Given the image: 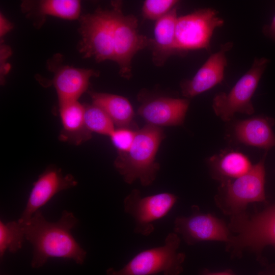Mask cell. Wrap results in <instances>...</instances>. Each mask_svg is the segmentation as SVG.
I'll list each match as a JSON object with an SVG mask.
<instances>
[{
    "label": "cell",
    "mask_w": 275,
    "mask_h": 275,
    "mask_svg": "<svg viewBox=\"0 0 275 275\" xmlns=\"http://www.w3.org/2000/svg\"><path fill=\"white\" fill-rule=\"evenodd\" d=\"M78 223L74 214L67 210L62 212L56 222L47 221L40 210L35 212L24 223L25 239L33 247L32 267H41L52 258L71 259L77 264H82L87 252L71 233Z\"/></svg>",
    "instance_id": "cell-1"
},
{
    "label": "cell",
    "mask_w": 275,
    "mask_h": 275,
    "mask_svg": "<svg viewBox=\"0 0 275 275\" xmlns=\"http://www.w3.org/2000/svg\"><path fill=\"white\" fill-rule=\"evenodd\" d=\"M228 225L232 236L226 248L231 257L240 258L249 252L261 259L266 246L275 249V204L260 211L231 216Z\"/></svg>",
    "instance_id": "cell-2"
},
{
    "label": "cell",
    "mask_w": 275,
    "mask_h": 275,
    "mask_svg": "<svg viewBox=\"0 0 275 275\" xmlns=\"http://www.w3.org/2000/svg\"><path fill=\"white\" fill-rule=\"evenodd\" d=\"M164 138L161 127L147 124L137 130L130 149L118 153L114 161L115 167L126 183L131 184L139 179L147 186L153 182L159 169L156 155Z\"/></svg>",
    "instance_id": "cell-3"
},
{
    "label": "cell",
    "mask_w": 275,
    "mask_h": 275,
    "mask_svg": "<svg viewBox=\"0 0 275 275\" xmlns=\"http://www.w3.org/2000/svg\"><path fill=\"white\" fill-rule=\"evenodd\" d=\"M266 154L246 174L221 182L215 197L216 205L230 217L243 213L248 205L266 202L265 183Z\"/></svg>",
    "instance_id": "cell-4"
},
{
    "label": "cell",
    "mask_w": 275,
    "mask_h": 275,
    "mask_svg": "<svg viewBox=\"0 0 275 275\" xmlns=\"http://www.w3.org/2000/svg\"><path fill=\"white\" fill-rule=\"evenodd\" d=\"M181 239L172 232L166 237L164 244L142 251L119 270L109 268L106 275H180L183 270L185 254L178 252Z\"/></svg>",
    "instance_id": "cell-5"
},
{
    "label": "cell",
    "mask_w": 275,
    "mask_h": 275,
    "mask_svg": "<svg viewBox=\"0 0 275 275\" xmlns=\"http://www.w3.org/2000/svg\"><path fill=\"white\" fill-rule=\"evenodd\" d=\"M79 52L97 62L114 59V11L98 8L79 18Z\"/></svg>",
    "instance_id": "cell-6"
},
{
    "label": "cell",
    "mask_w": 275,
    "mask_h": 275,
    "mask_svg": "<svg viewBox=\"0 0 275 275\" xmlns=\"http://www.w3.org/2000/svg\"><path fill=\"white\" fill-rule=\"evenodd\" d=\"M269 62L266 58H256L229 92H221L214 96L212 107L217 116L229 121L236 113L251 115L254 113L252 99Z\"/></svg>",
    "instance_id": "cell-7"
},
{
    "label": "cell",
    "mask_w": 275,
    "mask_h": 275,
    "mask_svg": "<svg viewBox=\"0 0 275 275\" xmlns=\"http://www.w3.org/2000/svg\"><path fill=\"white\" fill-rule=\"evenodd\" d=\"M224 23L218 12L211 8L178 17L175 28L177 53L201 49L209 50L214 31Z\"/></svg>",
    "instance_id": "cell-8"
},
{
    "label": "cell",
    "mask_w": 275,
    "mask_h": 275,
    "mask_svg": "<svg viewBox=\"0 0 275 275\" xmlns=\"http://www.w3.org/2000/svg\"><path fill=\"white\" fill-rule=\"evenodd\" d=\"M114 11V59L120 75L126 79L131 76V62L140 50L149 46L150 39L139 33L136 18L125 15L120 2L113 4Z\"/></svg>",
    "instance_id": "cell-9"
},
{
    "label": "cell",
    "mask_w": 275,
    "mask_h": 275,
    "mask_svg": "<svg viewBox=\"0 0 275 275\" xmlns=\"http://www.w3.org/2000/svg\"><path fill=\"white\" fill-rule=\"evenodd\" d=\"M174 230L188 245L210 241L226 243L232 236L228 224L224 220L211 213L201 212L197 205L191 206L190 215L175 218Z\"/></svg>",
    "instance_id": "cell-10"
},
{
    "label": "cell",
    "mask_w": 275,
    "mask_h": 275,
    "mask_svg": "<svg viewBox=\"0 0 275 275\" xmlns=\"http://www.w3.org/2000/svg\"><path fill=\"white\" fill-rule=\"evenodd\" d=\"M177 200L176 196L169 193L142 197L140 191L134 189L124 199V211L135 220L134 232L148 236L154 230L153 222L167 214Z\"/></svg>",
    "instance_id": "cell-11"
},
{
    "label": "cell",
    "mask_w": 275,
    "mask_h": 275,
    "mask_svg": "<svg viewBox=\"0 0 275 275\" xmlns=\"http://www.w3.org/2000/svg\"><path fill=\"white\" fill-rule=\"evenodd\" d=\"M77 183L72 175H64L56 167L47 168L33 183L25 207L18 221L24 224L55 195L75 187Z\"/></svg>",
    "instance_id": "cell-12"
},
{
    "label": "cell",
    "mask_w": 275,
    "mask_h": 275,
    "mask_svg": "<svg viewBox=\"0 0 275 275\" xmlns=\"http://www.w3.org/2000/svg\"><path fill=\"white\" fill-rule=\"evenodd\" d=\"M232 46L231 42L222 44L220 49L210 55L190 79L181 83V92L184 97H194L222 82L227 66L226 53Z\"/></svg>",
    "instance_id": "cell-13"
},
{
    "label": "cell",
    "mask_w": 275,
    "mask_h": 275,
    "mask_svg": "<svg viewBox=\"0 0 275 275\" xmlns=\"http://www.w3.org/2000/svg\"><path fill=\"white\" fill-rule=\"evenodd\" d=\"M189 105L187 99L157 97L145 101L138 114L147 124L161 127L183 124Z\"/></svg>",
    "instance_id": "cell-14"
},
{
    "label": "cell",
    "mask_w": 275,
    "mask_h": 275,
    "mask_svg": "<svg viewBox=\"0 0 275 275\" xmlns=\"http://www.w3.org/2000/svg\"><path fill=\"white\" fill-rule=\"evenodd\" d=\"M99 72L91 69L64 66L54 75L53 84L58 97L59 104L78 101L87 91L91 77Z\"/></svg>",
    "instance_id": "cell-15"
},
{
    "label": "cell",
    "mask_w": 275,
    "mask_h": 275,
    "mask_svg": "<svg viewBox=\"0 0 275 275\" xmlns=\"http://www.w3.org/2000/svg\"><path fill=\"white\" fill-rule=\"evenodd\" d=\"M274 120L267 117H255L237 121L234 128L236 140L246 145L269 149L275 147L272 127Z\"/></svg>",
    "instance_id": "cell-16"
},
{
    "label": "cell",
    "mask_w": 275,
    "mask_h": 275,
    "mask_svg": "<svg viewBox=\"0 0 275 275\" xmlns=\"http://www.w3.org/2000/svg\"><path fill=\"white\" fill-rule=\"evenodd\" d=\"M177 7L156 21L154 37L150 39L152 59L157 66H162L172 55L177 53L175 43Z\"/></svg>",
    "instance_id": "cell-17"
},
{
    "label": "cell",
    "mask_w": 275,
    "mask_h": 275,
    "mask_svg": "<svg viewBox=\"0 0 275 275\" xmlns=\"http://www.w3.org/2000/svg\"><path fill=\"white\" fill-rule=\"evenodd\" d=\"M59 107L63 127L61 140L78 145L91 139V132L85 123L84 104L75 101L59 104Z\"/></svg>",
    "instance_id": "cell-18"
},
{
    "label": "cell",
    "mask_w": 275,
    "mask_h": 275,
    "mask_svg": "<svg viewBox=\"0 0 275 275\" xmlns=\"http://www.w3.org/2000/svg\"><path fill=\"white\" fill-rule=\"evenodd\" d=\"M92 103L104 111L117 127H132L134 113L129 101L122 96L90 91Z\"/></svg>",
    "instance_id": "cell-19"
},
{
    "label": "cell",
    "mask_w": 275,
    "mask_h": 275,
    "mask_svg": "<svg viewBox=\"0 0 275 275\" xmlns=\"http://www.w3.org/2000/svg\"><path fill=\"white\" fill-rule=\"evenodd\" d=\"M213 177L221 182L239 177L253 167L249 158L241 152L229 151L212 156L209 160Z\"/></svg>",
    "instance_id": "cell-20"
},
{
    "label": "cell",
    "mask_w": 275,
    "mask_h": 275,
    "mask_svg": "<svg viewBox=\"0 0 275 275\" xmlns=\"http://www.w3.org/2000/svg\"><path fill=\"white\" fill-rule=\"evenodd\" d=\"M25 238L24 224L18 220L4 223L0 221V257L6 251L16 253L21 249Z\"/></svg>",
    "instance_id": "cell-21"
},
{
    "label": "cell",
    "mask_w": 275,
    "mask_h": 275,
    "mask_svg": "<svg viewBox=\"0 0 275 275\" xmlns=\"http://www.w3.org/2000/svg\"><path fill=\"white\" fill-rule=\"evenodd\" d=\"M41 15H50L73 20L79 17L80 2L77 0H43L38 3Z\"/></svg>",
    "instance_id": "cell-22"
},
{
    "label": "cell",
    "mask_w": 275,
    "mask_h": 275,
    "mask_svg": "<svg viewBox=\"0 0 275 275\" xmlns=\"http://www.w3.org/2000/svg\"><path fill=\"white\" fill-rule=\"evenodd\" d=\"M84 105L85 123L91 132L109 136L115 130V124L107 114L98 106L92 104Z\"/></svg>",
    "instance_id": "cell-23"
},
{
    "label": "cell",
    "mask_w": 275,
    "mask_h": 275,
    "mask_svg": "<svg viewBox=\"0 0 275 275\" xmlns=\"http://www.w3.org/2000/svg\"><path fill=\"white\" fill-rule=\"evenodd\" d=\"M176 0H146L142 7V14L146 19L157 20L176 7Z\"/></svg>",
    "instance_id": "cell-24"
},
{
    "label": "cell",
    "mask_w": 275,
    "mask_h": 275,
    "mask_svg": "<svg viewBox=\"0 0 275 275\" xmlns=\"http://www.w3.org/2000/svg\"><path fill=\"white\" fill-rule=\"evenodd\" d=\"M138 129H134L133 127H117L115 129L109 137L118 153L126 152L130 149Z\"/></svg>",
    "instance_id": "cell-25"
},
{
    "label": "cell",
    "mask_w": 275,
    "mask_h": 275,
    "mask_svg": "<svg viewBox=\"0 0 275 275\" xmlns=\"http://www.w3.org/2000/svg\"><path fill=\"white\" fill-rule=\"evenodd\" d=\"M13 25L2 14L0 15V36H4L6 34L9 32Z\"/></svg>",
    "instance_id": "cell-26"
},
{
    "label": "cell",
    "mask_w": 275,
    "mask_h": 275,
    "mask_svg": "<svg viewBox=\"0 0 275 275\" xmlns=\"http://www.w3.org/2000/svg\"><path fill=\"white\" fill-rule=\"evenodd\" d=\"M263 32L265 36L275 41V15L270 24L263 27Z\"/></svg>",
    "instance_id": "cell-27"
},
{
    "label": "cell",
    "mask_w": 275,
    "mask_h": 275,
    "mask_svg": "<svg viewBox=\"0 0 275 275\" xmlns=\"http://www.w3.org/2000/svg\"><path fill=\"white\" fill-rule=\"evenodd\" d=\"M200 275H235V274L230 270L213 272L206 269L201 272Z\"/></svg>",
    "instance_id": "cell-28"
},
{
    "label": "cell",
    "mask_w": 275,
    "mask_h": 275,
    "mask_svg": "<svg viewBox=\"0 0 275 275\" xmlns=\"http://www.w3.org/2000/svg\"><path fill=\"white\" fill-rule=\"evenodd\" d=\"M259 275H275V266H272L261 272Z\"/></svg>",
    "instance_id": "cell-29"
}]
</instances>
